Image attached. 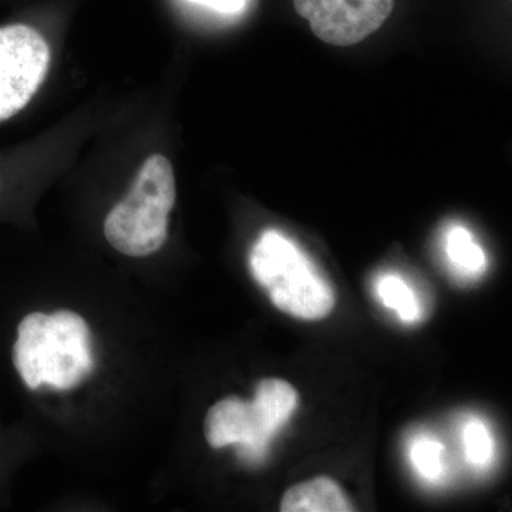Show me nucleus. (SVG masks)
I'll return each instance as SVG.
<instances>
[{
  "instance_id": "1",
  "label": "nucleus",
  "mask_w": 512,
  "mask_h": 512,
  "mask_svg": "<svg viewBox=\"0 0 512 512\" xmlns=\"http://www.w3.org/2000/svg\"><path fill=\"white\" fill-rule=\"evenodd\" d=\"M13 363L29 389H73L94 366L86 320L72 311L30 313L20 322Z\"/></svg>"
},
{
  "instance_id": "2",
  "label": "nucleus",
  "mask_w": 512,
  "mask_h": 512,
  "mask_svg": "<svg viewBox=\"0 0 512 512\" xmlns=\"http://www.w3.org/2000/svg\"><path fill=\"white\" fill-rule=\"evenodd\" d=\"M175 204L173 165L163 154L148 157L131 190L104 221L114 249L133 258L156 254L168 237V215Z\"/></svg>"
},
{
  "instance_id": "3",
  "label": "nucleus",
  "mask_w": 512,
  "mask_h": 512,
  "mask_svg": "<svg viewBox=\"0 0 512 512\" xmlns=\"http://www.w3.org/2000/svg\"><path fill=\"white\" fill-rule=\"evenodd\" d=\"M255 281L279 311L303 320L326 318L335 292L301 249L276 231H266L249 255Z\"/></svg>"
},
{
  "instance_id": "4",
  "label": "nucleus",
  "mask_w": 512,
  "mask_h": 512,
  "mask_svg": "<svg viewBox=\"0 0 512 512\" xmlns=\"http://www.w3.org/2000/svg\"><path fill=\"white\" fill-rule=\"evenodd\" d=\"M296 404L298 392L292 384L282 379L262 380L252 402L231 396L214 404L205 419V437L214 448L237 444L239 456L258 463Z\"/></svg>"
},
{
  "instance_id": "5",
  "label": "nucleus",
  "mask_w": 512,
  "mask_h": 512,
  "mask_svg": "<svg viewBox=\"0 0 512 512\" xmlns=\"http://www.w3.org/2000/svg\"><path fill=\"white\" fill-rule=\"evenodd\" d=\"M49 66L50 47L37 30L26 25L0 28V123L28 106Z\"/></svg>"
},
{
  "instance_id": "6",
  "label": "nucleus",
  "mask_w": 512,
  "mask_h": 512,
  "mask_svg": "<svg viewBox=\"0 0 512 512\" xmlns=\"http://www.w3.org/2000/svg\"><path fill=\"white\" fill-rule=\"evenodd\" d=\"M312 32L333 46H353L382 28L394 0H293Z\"/></svg>"
},
{
  "instance_id": "7",
  "label": "nucleus",
  "mask_w": 512,
  "mask_h": 512,
  "mask_svg": "<svg viewBox=\"0 0 512 512\" xmlns=\"http://www.w3.org/2000/svg\"><path fill=\"white\" fill-rule=\"evenodd\" d=\"M281 511L350 512L355 508L336 481L318 477L289 488L282 498Z\"/></svg>"
},
{
  "instance_id": "8",
  "label": "nucleus",
  "mask_w": 512,
  "mask_h": 512,
  "mask_svg": "<svg viewBox=\"0 0 512 512\" xmlns=\"http://www.w3.org/2000/svg\"><path fill=\"white\" fill-rule=\"evenodd\" d=\"M446 248L451 264L464 275H477L484 271V251L473 241L466 228H451L447 234Z\"/></svg>"
},
{
  "instance_id": "9",
  "label": "nucleus",
  "mask_w": 512,
  "mask_h": 512,
  "mask_svg": "<svg viewBox=\"0 0 512 512\" xmlns=\"http://www.w3.org/2000/svg\"><path fill=\"white\" fill-rule=\"evenodd\" d=\"M383 305L393 309L403 322H416L420 316L419 303L409 285L396 275H384L377 284Z\"/></svg>"
},
{
  "instance_id": "10",
  "label": "nucleus",
  "mask_w": 512,
  "mask_h": 512,
  "mask_svg": "<svg viewBox=\"0 0 512 512\" xmlns=\"http://www.w3.org/2000/svg\"><path fill=\"white\" fill-rule=\"evenodd\" d=\"M464 446L468 460L476 466H485L493 456V439L481 421L474 420L464 429Z\"/></svg>"
},
{
  "instance_id": "11",
  "label": "nucleus",
  "mask_w": 512,
  "mask_h": 512,
  "mask_svg": "<svg viewBox=\"0 0 512 512\" xmlns=\"http://www.w3.org/2000/svg\"><path fill=\"white\" fill-rule=\"evenodd\" d=\"M441 453H443V446L439 441L419 439L414 443L412 460L421 476L429 478V480H436L440 476Z\"/></svg>"
},
{
  "instance_id": "12",
  "label": "nucleus",
  "mask_w": 512,
  "mask_h": 512,
  "mask_svg": "<svg viewBox=\"0 0 512 512\" xmlns=\"http://www.w3.org/2000/svg\"><path fill=\"white\" fill-rule=\"evenodd\" d=\"M188 2L198 3V5L207 6L221 13H238L245 8L247 0H188Z\"/></svg>"
}]
</instances>
